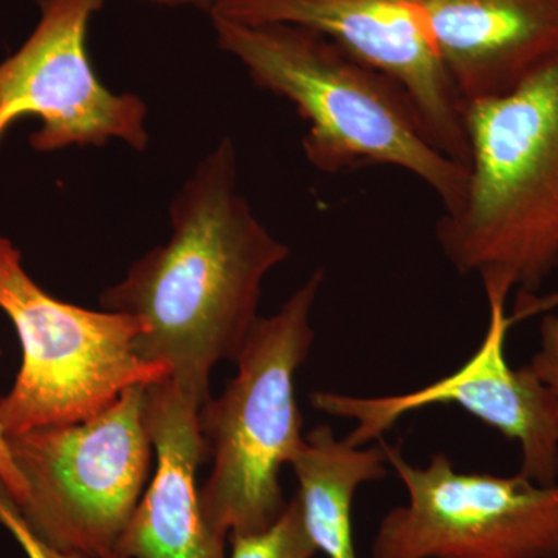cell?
I'll list each match as a JSON object with an SVG mask.
<instances>
[{"label":"cell","instance_id":"13","mask_svg":"<svg viewBox=\"0 0 558 558\" xmlns=\"http://www.w3.org/2000/svg\"><path fill=\"white\" fill-rule=\"evenodd\" d=\"M387 444L351 446L329 425L304 435L289 468L299 481L304 523L328 558H357L352 538V501L363 484L388 476Z\"/></svg>","mask_w":558,"mask_h":558},{"label":"cell","instance_id":"18","mask_svg":"<svg viewBox=\"0 0 558 558\" xmlns=\"http://www.w3.org/2000/svg\"><path fill=\"white\" fill-rule=\"evenodd\" d=\"M143 2L156 3L165 7H197L207 10L208 13L220 2V0H143Z\"/></svg>","mask_w":558,"mask_h":558},{"label":"cell","instance_id":"17","mask_svg":"<svg viewBox=\"0 0 558 558\" xmlns=\"http://www.w3.org/2000/svg\"><path fill=\"white\" fill-rule=\"evenodd\" d=\"M25 494L27 490H25L24 480L11 457L9 440L0 429V502H13L20 509Z\"/></svg>","mask_w":558,"mask_h":558},{"label":"cell","instance_id":"14","mask_svg":"<svg viewBox=\"0 0 558 558\" xmlns=\"http://www.w3.org/2000/svg\"><path fill=\"white\" fill-rule=\"evenodd\" d=\"M230 558H314L318 549L312 539L296 495L281 517L255 534L230 535Z\"/></svg>","mask_w":558,"mask_h":558},{"label":"cell","instance_id":"11","mask_svg":"<svg viewBox=\"0 0 558 558\" xmlns=\"http://www.w3.org/2000/svg\"><path fill=\"white\" fill-rule=\"evenodd\" d=\"M202 403L168 379L146 388L145 422L157 468L121 535L116 558H227L208 527L196 476L208 458Z\"/></svg>","mask_w":558,"mask_h":558},{"label":"cell","instance_id":"7","mask_svg":"<svg viewBox=\"0 0 558 558\" xmlns=\"http://www.w3.org/2000/svg\"><path fill=\"white\" fill-rule=\"evenodd\" d=\"M387 451L407 502L380 521L373 558H558V483L461 472L446 453L417 468Z\"/></svg>","mask_w":558,"mask_h":558},{"label":"cell","instance_id":"10","mask_svg":"<svg viewBox=\"0 0 558 558\" xmlns=\"http://www.w3.org/2000/svg\"><path fill=\"white\" fill-rule=\"evenodd\" d=\"M209 16L299 25L376 70L409 95L428 138L468 167L462 106L417 0H220Z\"/></svg>","mask_w":558,"mask_h":558},{"label":"cell","instance_id":"1","mask_svg":"<svg viewBox=\"0 0 558 558\" xmlns=\"http://www.w3.org/2000/svg\"><path fill=\"white\" fill-rule=\"evenodd\" d=\"M171 234L101 295L102 310L138 318L140 357L202 405L209 377L240 354L258 322L264 279L288 260L240 190L238 153L223 137L197 163L170 207Z\"/></svg>","mask_w":558,"mask_h":558},{"label":"cell","instance_id":"4","mask_svg":"<svg viewBox=\"0 0 558 558\" xmlns=\"http://www.w3.org/2000/svg\"><path fill=\"white\" fill-rule=\"evenodd\" d=\"M325 282L315 270L274 315L259 317L234 359L238 374L201 409V429L213 459L201 508L218 537L271 526L288 501L279 472L303 442L295 379L310 357L312 311Z\"/></svg>","mask_w":558,"mask_h":558},{"label":"cell","instance_id":"6","mask_svg":"<svg viewBox=\"0 0 558 558\" xmlns=\"http://www.w3.org/2000/svg\"><path fill=\"white\" fill-rule=\"evenodd\" d=\"M146 388H128L76 424L7 438L27 490L17 510L44 542L89 558H116L153 464Z\"/></svg>","mask_w":558,"mask_h":558},{"label":"cell","instance_id":"3","mask_svg":"<svg viewBox=\"0 0 558 558\" xmlns=\"http://www.w3.org/2000/svg\"><path fill=\"white\" fill-rule=\"evenodd\" d=\"M220 49L260 89L284 98L306 121L303 150L326 174L395 167L424 182L444 213L461 207L469 170L440 153L409 95L318 33L288 24H244L211 16Z\"/></svg>","mask_w":558,"mask_h":558},{"label":"cell","instance_id":"2","mask_svg":"<svg viewBox=\"0 0 558 558\" xmlns=\"http://www.w3.org/2000/svg\"><path fill=\"white\" fill-rule=\"evenodd\" d=\"M462 119L468 193L436 240L484 292L519 290L531 303L558 269V53L508 94L465 105Z\"/></svg>","mask_w":558,"mask_h":558},{"label":"cell","instance_id":"15","mask_svg":"<svg viewBox=\"0 0 558 558\" xmlns=\"http://www.w3.org/2000/svg\"><path fill=\"white\" fill-rule=\"evenodd\" d=\"M0 524L13 535L27 558H89L75 550L54 548L44 542L28 527L13 502H0Z\"/></svg>","mask_w":558,"mask_h":558},{"label":"cell","instance_id":"16","mask_svg":"<svg viewBox=\"0 0 558 558\" xmlns=\"http://www.w3.org/2000/svg\"><path fill=\"white\" fill-rule=\"evenodd\" d=\"M527 366L549 389L558 410V314H549L542 319L538 351Z\"/></svg>","mask_w":558,"mask_h":558},{"label":"cell","instance_id":"9","mask_svg":"<svg viewBox=\"0 0 558 558\" xmlns=\"http://www.w3.org/2000/svg\"><path fill=\"white\" fill-rule=\"evenodd\" d=\"M105 0H39L35 31L0 62V142L24 117L40 121L31 137L38 153L70 146L135 150L149 145L148 106L134 94H116L98 78L87 51V32Z\"/></svg>","mask_w":558,"mask_h":558},{"label":"cell","instance_id":"12","mask_svg":"<svg viewBox=\"0 0 558 558\" xmlns=\"http://www.w3.org/2000/svg\"><path fill=\"white\" fill-rule=\"evenodd\" d=\"M462 108L515 89L558 53V0H417Z\"/></svg>","mask_w":558,"mask_h":558},{"label":"cell","instance_id":"5","mask_svg":"<svg viewBox=\"0 0 558 558\" xmlns=\"http://www.w3.org/2000/svg\"><path fill=\"white\" fill-rule=\"evenodd\" d=\"M0 311L20 337L22 363L0 399L3 436L76 424L108 409L128 388L170 377L140 357L138 318L90 311L44 292L24 269L20 250L0 236Z\"/></svg>","mask_w":558,"mask_h":558},{"label":"cell","instance_id":"8","mask_svg":"<svg viewBox=\"0 0 558 558\" xmlns=\"http://www.w3.org/2000/svg\"><path fill=\"white\" fill-rule=\"evenodd\" d=\"M486 299V336L475 354L454 373L405 395L368 398L317 391L311 396L312 405L329 416L354 422L344 439L355 447L379 442L385 433L413 411L457 405L519 444L521 475L543 486L558 483L556 400L527 365L519 369L509 365L505 348L513 323L557 306L558 299L519 307L513 315H506L505 293L487 292Z\"/></svg>","mask_w":558,"mask_h":558}]
</instances>
